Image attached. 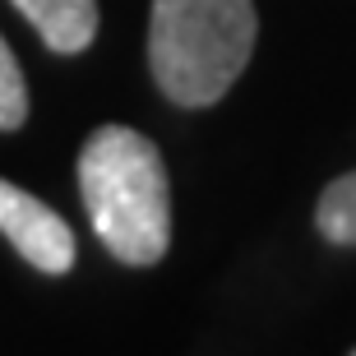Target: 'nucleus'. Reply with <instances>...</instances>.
<instances>
[{
	"mask_svg": "<svg viewBox=\"0 0 356 356\" xmlns=\"http://www.w3.org/2000/svg\"><path fill=\"white\" fill-rule=\"evenodd\" d=\"M79 190L92 232L120 264H158L172 245V190L153 139L102 125L79 153Z\"/></svg>",
	"mask_w": 356,
	"mask_h": 356,
	"instance_id": "nucleus-1",
	"label": "nucleus"
},
{
	"mask_svg": "<svg viewBox=\"0 0 356 356\" xmlns=\"http://www.w3.org/2000/svg\"><path fill=\"white\" fill-rule=\"evenodd\" d=\"M254 0H153L148 65L176 106H213L254 51Z\"/></svg>",
	"mask_w": 356,
	"mask_h": 356,
	"instance_id": "nucleus-2",
	"label": "nucleus"
},
{
	"mask_svg": "<svg viewBox=\"0 0 356 356\" xmlns=\"http://www.w3.org/2000/svg\"><path fill=\"white\" fill-rule=\"evenodd\" d=\"M0 232L42 273H70L74 264V232L65 227V218L51 213L28 190L10 185L5 176H0Z\"/></svg>",
	"mask_w": 356,
	"mask_h": 356,
	"instance_id": "nucleus-3",
	"label": "nucleus"
},
{
	"mask_svg": "<svg viewBox=\"0 0 356 356\" xmlns=\"http://www.w3.org/2000/svg\"><path fill=\"white\" fill-rule=\"evenodd\" d=\"M56 56H79L97 38V0H14Z\"/></svg>",
	"mask_w": 356,
	"mask_h": 356,
	"instance_id": "nucleus-4",
	"label": "nucleus"
},
{
	"mask_svg": "<svg viewBox=\"0 0 356 356\" xmlns=\"http://www.w3.org/2000/svg\"><path fill=\"white\" fill-rule=\"evenodd\" d=\"M315 222L324 232V241L333 245H356V172L338 176V181L319 195Z\"/></svg>",
	"mask_w": 356,
	"mask_h": 356,
	"instance_id": "nucleus-5",
	"label": "nucleus"
},
{
	"mask_svg": "<svg viewBox=\"0 0 356 356\" xmlns=\"http://www.w3.org/2000/svg\"><path fill=\"white\" fill-rule=\"evenodd\" d=\"M28 120V88L19 74V60L0 38V130H19Z\"/></svg>",
	"mask_w": 356,
	"mask_h": 356,
	"instance_id": "nucleus-6",
	"label": "nucleus"
},
{
	"mask_svg": "<svg viewBox=\"0 0 356 356\" xmlns=\"http://www.w3.org/2000/svg\"><path fill=\"white\" fill-rule=\"evenodd\" d=\"M352 356H356V352H352Z\"/></svg>",
	"mask_w": 356,
	"mask_h": 356,
	"instance_id": "nucleus-7",
	"label": "nucleus"
}]
</instances>
